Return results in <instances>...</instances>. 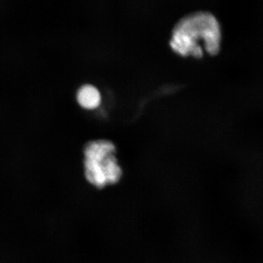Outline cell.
Returning <instances> with one entry per match:
<instances>
[{"label":"cell","mask_w":263,"mask_h":263,"mask_svg":"<svg viewBox=\"0 0 263 263\" xmlns=\"http://www.w3.org/2000/svg\"><path fill=\"white\" fill-rule=\"evenodd\" d=\"M221 31L217 19L208 12H197L181 19L175 27L171 46L183 56L201 57L220 49Z\"/></svg>","instance_id":"1"},{"label":"cell","mask_w":263,"mask_h":263,"mask_svg":"<svg viewBox=\"0 0 263 263\" xmlns=\"http://www.w3.org/2000/svg\"><path fill=\"white\" fill-rule=\"evenodd\" d=\"M112 142L99 140L87 143L84 149L85 176L90 183L102 188L118 182L122 169L118 164Z\"/></svg>","instance_id":"2"},{"label":"cell","mask_w":263,"mask_h":263,"mask_svg":"<svg viewBox=\"0 0 263 263\" xmlns=\"http://www.w3.org/2000/svg\"><path fill=\"white\" fill-rule=\"evenodd\" d=\"M77 100L83 108L94 109L100 103V91L92 85L86 84L78 91Z\"/></svg>","instance_id":"3"}]
</instances>
